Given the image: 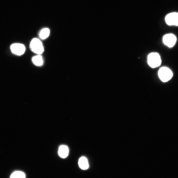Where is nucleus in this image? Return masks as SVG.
Masks as SVG:
<instances>
[{"mask_svg":"<svg viewBox=\"0 0 178 178\" xmlns=\"http://www.w3.org/2000/svg\"><path fill=\"white\" fill-rule=\"evenodd\" d=\"M147 62L152 68H155L160 66L161 64V57L157 52H152L148 55Z\"/></svg>","mask_w":178,"mask_h":178,"instance_id":"1","label":"nucleus"},{"mask_svg":"<svg viewBox=\"0 0 178 178\" xmlns=\"http://www.w3.org/2000/svg\"><path fill=\"white\" fill-rule=\"evenodd\" d=\"M158 75L160 80L163 82H167L173 77V73L167 67H162L159 70Z\"/></svg>","mask_w":178,"mask_h":178,"instance_id":"2","label":"nucleus"},{"mask_svg":"<svg viewBox=\"0 0 178 178\" xmlns=\"http://www.w3.org/2000/svg\"><path fill=\"white\" fill-rule=\"evenodd\" d=\"M30 47L33 52L39 55L42 54L44 51L42 43L39 39L37 38H34L32 40Z\"/></svg>","mask_w":178,"mask_h":178,"instance_id":"3","label":"nucleus"},{"mask_svg":"<svg viewBox=\"0 0 178 178\" xmlns=\"http://www.w3.org/2000/svg\"><path fill=\"white\" fill-rule=\"evenodd\" d=\"M176 37L172 34L165 35L163 39L164 44L169 47H173L176 44Z\"/></svg>","mask_w":178,"mask_h":178,"instance_id":"4","label":"nucleus"},{"mask_svg":"<svg viewBox=\"0 0 178 178\" xmlns=\"http://www.w3.org/2000/svg\"><path fill=\"white\" fill-rule=\"evenodd\" d=\"M10 49L12 52L18 56L23 55L26 50L25 46L20 43H15L12 45Z\"/></svg>","mask_w":178,"mask_h":178,"instance_id":"5","label":"nucleus"},{"mask_svg":"<svg viewBox=\"0 0 178 178\" xmlns=\"http://www.w3.org/2000/svg\"><path fill=\"white\" fill-rule=\"evenodd\" d=\"M165 21L169 26H178V13L174 12L166 16Z\"/></svg>","mask_w":178,"mask_h":178,"instance_id":"6","label":"nucleus"},{"mask_svg":"<svg viewBox=\"0 0 178 178\" xmlns=\"http://www.w3.org/2000/svg\"><path fill=\"white\" fill-rule=\"evenodd\" d=\"M69 150L68 147L66 146L62 145L59 147L58 153L59 156L61 158H65L68 155Z\"/></svg>","mask_w":178,"mask_h":178,"instance_id":"7","label":"nucleus"},{"mask_svg":"<svg viewBox=\"0 0 178 178\" xmlns=\"http://www.w3.org/2000/svg\"><path fill=\"white\" fill-rule=\"evenodd\" d=\"M78 164L79 167L82 170H86L89 168L88 160L85 157H82L80 158Z\"/></svg>","mask_w":178,"mask_h":178,"instance_id":"8","label":"nucleus"},{"mask_svg":"<svg viewBox=\"0 0 178 178\" xmlns=\"http://www.w3.org/2000/svg\"><path fill=\"white\" fill-rule=\"evenodd\" d=\"M33 63L36 66H41L43 64V60L42 57L38 55L32 58Z\"/></svg>","mask_w":178,"mask_h":178,"instance_id":"9","label":"nucleus"},{"mask_svg":"<svg viewBox=\"0 0 178 178\" xmlns=\"http://www.w3.org/2000/svg\"><path fill=\"white\" fill-rule=\"evenodd\" d=\"M50 31L49 29L45 28L40 31L39 36L42 39H45L48 37L50 35Z\"/></svg>","mask_w":178,"mask_h":178,"instance_id":"10","label":"nucleus"},{"mask_svg":"<svg viewBox=\"0 0 178 178\" xmlns=\"http://www.w3.org/2000/svg\"><path fill=\"white\" fill-rule=\"evenodd\" d=\"M26 176L23 172L21 171H16L11 175L10 178H25Z\"/></svg>","mask_w":178,"mask_h":178,"instance_id":"11","label":"nucleus"}]
</instances>
